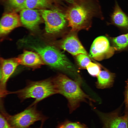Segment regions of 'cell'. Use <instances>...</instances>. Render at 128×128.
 Returning a JSON list of instances; mask_svg holds the SVG:
<instances>
[{
	"instance_id": "obj_7",
	"label": "cell",
	"mask_w": 128,
	"mask_h": 128,
	"mask_svg": "<svg viewBox=\"0 0 128 128\" xmlns=\"http://www.w3.org/2000/svg\"><path fill=\"white\" fill-rule=\"evenodd\" d=\"M119 110L108 113L99 111L97 113L105 128H128V110H125L121 116Z\"/></svg>"
},
{
	"instance_id": "obj_4",
	"label": "cell",
	"mask_w": 128,
	"mask_h": 128,
	"mask_svg": "<svg viewBox=\"0 0 128 128\" xmlns=\"http://www.w3.org/2000/svg\"><path fill=\"white\" fill-rule=\"evenodd\" d=\"M22 100L29 98L35 99L31 106L34 105L44 99L57 93L53 78L37 81H31L24 88L13 93Z\"/></svg>"
},
{
	"instance_id": "obj_22",
	"label": "cell",
	"mask_w": 128,
	"mask_h": 128,
	"mask_svg": "<svg viewBox=\"0 0 128 128\" xmlns=\"http://www.w3.org/2000/svg\"><path fill=\"white\" fill-rule=\"evenodd\" d=\"M0 128H13L2 113L0 115Z\"/></svg>"
},
{
	"instance_id": "obj_20",
	"label": "cell",
	"mask_w": 128,
	"mask_h": 128,
	"mask_svg": "<svg viewBox=\"0 0 128 128\" xmlns=\"http://www.w3.org/2000/svg\"><path fill=\"white\" fill-rule=\"evenodd\" d=\"M58 128H87L85 125L78 122H66L60 126Z\"/></svg>"
},
{
	"instance_id": "obj_25",
	"label": "cell",
	"mask_w": 128,
	"mask_h": 128,
	"mask_svg": "<svg viewBox=\"0 0 128 128\" xmlns=\"http://www.w3.org/2000/svg\"></svg>"
},
{
	"instance_id": "obj_24",
	"label": "cell",
	"mask_w": 128,
	"mask_h": 128,
	"mask_svg": "<svg viewBox=\"0 0 128 128\" xmlns=\"http://www.w3.org/2000/svg\"><path fill=\"white\" fill-rule=\"evenodd\" d=\"M65 0L67 1H68L70 3H73L75 2L76 1L78 0Z\"/></svg>"
},
{
	"instance_id": "obj_19",
	"label": "cell",
	"mask_w": 128,
	"mask_h": 128,
	"mask_svg": "<svg viewBox=\"0 0 128 128\" xmlns=\"http://www.w3.org/2000/svg\"><path fill=\"white\" fill-rule=\"evenodd\" d=\"M76 59L79 66L83 69H86V66L91 60L87 55L80 54L76 55Z\"/></svg>"
},
{
	"instance_id": "obj_17",
	"label": "cell",
	"mask_w": 128,
	"mask_h": 128,
	"mask_svg": "<svg viewBox=\"0 0 128 128\" xmlns=\"http://www.w3.org/2000/svg\"><path fill=\"white\" fill-rule=\"evenodd\" d=\"M112 41L115 48L120 50L125 48L128 45V33L114 38Z\"/></svg>"
},
{
	"instance_id": "obj_2",
	"label": "cell",
	"mask_w": 128,
	"mask_h": 128,
	"mask_svg": "<svg viewBox=\"0 0 128 128\" xmlns=\"http://www.w3.org/2000/svg\"><path fill=\"white\" fill-rule=\"evenodd\" d=\"M26 43L39 55L44 63L71 76L75 80H81L73 65L64 54L55 47L48 45Z\"/></svg>"
},
{
	"instance_id": "obj_15",
	"label": "cell",
	"mask_w": 128,
	"mask_h": 128,
	"mask_svg": "<svg viewBox=\"0 0 128 128\" xmlns=\"http://www.w3.org/2000/svg\"><path fill=\"white\" fill-rule=\"evenodd\" d=\"M96 82V87L104 89L110 88L113 85L115 74L107 70L101 71L97 77Z\"/></svg>"
},
{
	"instance_id": "obj_5",
	"label": "cell",
	"mask_w": 128,
	"mask_h": 128,
	"mask_svg": "<svg viewBox=\"0 0 128 128\" xmlns=\"http://www.w3.org/2000/svg\"><path fill=\"white\" fill-rule=\"evenodd\" d=\"M2 112L13 128H28L35 122L42 121L45 119L34 106H31L13 115H9L3 111Z\"/></svg>"
},
{
	"instance_id": "obj_21",
	"label": "cell",
	"mask_w": 128,
	"mask_h": 128,
	"mask_svg": "<svg viewBox=\"0 0 128 128\" xmlns=\"http://www.w3.org/2000/svg\"><path fill=\"white\" fill-rule=\"evenodd\" d=\"M26 0H7L9 5L16 9L21 10L22 9Z\"/></svg>"
},
{
	"instance_id": "obj_13",
	"label": "cell",
	"mask_w": 128,
	"mask_h": 128,
	"mask_svg": "<svg viewBox=\"0 0 128 128\" xmlns=\"http://www.w3.org/2000/svg\"><path fill=\"white\" fill-rule=\"evenodd\" d=\"M19 64L35 69L44 64L39 55L37 52L24 50L17 58Z\"/></svg>"
},
{
	"instance_id": "obj_11",
	"label": "cell",
	"mask_w": 128,
	"mask_h": 128,
	"mask_svg": "<svg viewBox=\"0 0 128 128\" xmlns=\"http://www.w3.org/2000/svg\"><path fill=\"white\" fill-rule=\"evenodd\" d=\"M61 48L73 55L80 54L87 55L85 50L79 39L75 35H69L64 38L60 43Z\"/></svg>"
},
{
	"instance_id": "obj_9",
	"label": "cell",
	"mask_w": 128,
	"mask_h": 128,
	"mask_svg": "<svg viewBox=\"0 0 128 128\" xmlns=\"http://www.w3.org/2000/svg\"><path fill=\"white\" fill-rule=\"evenodd\" d=\"M114 51V49L110 46L107 38L104 36H100L93 41L90 48L89 55L94 59L100 60L112 55Z\"/></svg>"
},
{
	"instance_id": "obj_23",
	"label": "cell",
	"mask_w": 128,
	"mask_h": 128,
	"mask_svg": "<svg viewBox=\"0 0 128 128\" xmlns=\"http://www.w3.org/2000/svg\"><path fill=\"white\" fill-rule=\"evenodd\" d=\"M126 83L124 102L125 105V110H128V79L126 81Z\"/></svg>"
},
{
	"instance_id": "obj_8",
	"label": "cell",
	"mask_w": 128,
	"mask_h": 128,
	"mask_svg": "<svg viewBox=\"0 0 128 128\" xmlns=\"http://www.w3.org/2000/svg\"><path fill=\"white\" fill-rule=\"evenodd\" d=\"M0 93L1 97L8 94L6 85L9 79L19 64L17 58L0 59Z\"/></svg>"
},
{
	"instance_id": "obj_12",
	"label": "cell",
	"mask_w": 128,
	"mask_h": 128,
	"mask_svg": "<svg viewBox=\"0 0 128 128\" xmlns=\"http://www.w3.org/2000/svg\"><path fill=\"white\" fill-rule=\"evenodd\" d=\"M0 23V34L3 36L21 26V23L19 15L15 12H12L4 15L1 19Z\"/></svg>"
},
{
	"instance_id": "obj_16",
	"label": "cell",
	"mask_w": 128,
	"mask_h": 128,
	"mask_svg": "<svg viewBox=\"0 0 128 128\" xmlns=\"http://www.w3.org/2000/svg\"><path fill=\"white\" fill-rule=\"evenodd\" d=\"M53 0H26L22 9H44L49 7Z\"/></svg>"
},
{
	"instance_id": "obj_1",
	"label": "cell",
	"mask_w": 128,
	"mask_h": 128,
	"mask_svg": "<svg viewBox=\"0 0 128 128\" xmlns=\"http://www.w3.org/2000/svg\"><path fill=\"white\" fill-rule=\"evenodd\" d=\"M103 15L100 5L96 0H90L89 2L78 0L68 9L65 14L72 31L86 27L93 17L103 19Z\"/></svg>"
},
{
	"instance_id": "obj_10",
	"label": "cell",
	"mask_w": 128,
	"mask_h": 128,
	"mask_svg": "<svg viewBox=\"0 0 128 128\" xmlns=\"http://www.w3.org/2000/svg\"><path fill=\"white\" fill-rule=\"evenodd\" d=\"M19 16L23 25L29 29L33 30L37 27L41 16L39 10L24 8L20 10Z\"/></svg>"
},
{
	"instance_id": "obj_18",
	"label": "cell",
	"mask_w": 128,
	"mask_h": 128,
	"mask_svg": "<svg viewBox=\"0 0 128 128\" xmlns=\"http://www.w3.org/2000/svg\"><path fill=\"white\" fill-rule=\"evenodd\" d=\"M86 69L89 74L93 77H97L101 71L100 66L91 62L87 65Z\"/></svg>"
},
{
	"instance_id": "obj_14",
	"label": "cell",
	"mask_w": 128,
	"mask_h": 128,
	"mask_svg": "<svg viewBox=\"0 0 128 128\" xmlns=\"http://www.w3.org/2000/svg\"><path fill=\"white\" fill-rule=\"evenodd\" d=\"M112 22L118 26L128 28V16L123 11L117 1L110 16Z\"/></svg>"
},
{
	"instance_id": "obj_3",
	"label": "cell",
	"mask_w": 128,
	"mask_h": 128,
	"mask_svg": "<svg viewBox=\"0 0 128 128\" xmlns=\"http://www.w3.org/2000/svg\"><path fill=\"white\" fill-rule=\"evenodd\" d=\"M53 79L57 93L67 99L70 112L78 108L82 102L94 101L82 90L81 81L72 80L62 74H58Z\"/></svg>"
},
{
	"instance_id": "obj_6",
	"label": "cell",
	"mask_w": 128,
	"mask_h": 128,
	"mask_svg": "<svg viewBox=\"0 0 128 128\" xmlns=\"http://www.w3.org/2000/svg\"><path fill=\"white\" fill-rule=\"evenodd\" d=\"M45 24L46 32L50 34L58 33L64 28L66 18L59 10L56 9H41L39 10Z\"/></svg>"
}]
</instances>
